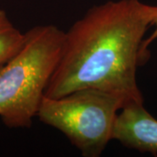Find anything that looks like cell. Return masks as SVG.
Returning <instances> with one entry per match:
<instances>
[{"label":"cell","instance_id":"7a4b0ae2","mask_svg":"<svg viewBox=\"0 0 157 157\" xmlns=\"http://www.w3.org/2000/svg\"><path fill=\"white\" fill-rule=\"evenodd\" d=\"M65 32L38 25L25 33L21 49L0 66V118L8 128H30L60 58Z\"/></svg>","mask_w":157,"mask_h":157},{"label":"cell","instance_id":"5b68a950","mask_svg":"<svg viewBox=\"0 0 157 157\" xmlns=\"http://www.w3.org/2000/svg\"><path fill=\"white\" fill-rule=\"evenodd\" d=\"M25 33L12 24L6 12L0 9V66L14 56L25 43Z\"/></svg>","mask_w":157,"mask_h":157},{"label":"cell","instance_id":"8992f818","mask_svg":"<svg viewBox=\"0 0 157 157\" xmlns=\"http://www.w3.org/2000/svg\"><path fill=\"white\" fill-rule=\"evenodd\" d=\"M152 26L155 27L154 32L152 33L151 35H150L147 39H144V42H143V49L145 51H148V46L157 39V11L156 13H155V17H154V19H153Z\"/></svg>","mask_w":157,"mask_h":157},{"label":"cell","instance_id":"277c9868","mask_svg":"<svg viewBox=\"0 0 157 157\" xmlns=\"http://www.w3.org/2000/svg\"><path fill=\"white\" fill-rule=\"evenodd\" d=\"M112 140L140 153L157 155V119L143 104H129L118 113L113 124Z\"/></svg>","mask_w":157,"mask_h":157},{"label":"cell","instance_id":"6da1fadb","mask_svg":"<svg viewBox=\"0 0 157 157\" xmlns=\"http://www.w3.org/2000/svg\"><path fill=\"white\" fill-rule=\"evenodd\" d=\"M156 11L140 0L107 1L89 9L65 33L45 96L95 88L121 95L128 105L143 104L136 72L150 55L143 42Z\"/></svg>","mask_w":157,"mask_h":157},{"label":"cell","instance_id":"3957f363","mask_svg":"<svg viewBox=\"0 0 157 157\" xmlns=\"http://www.w3.org/2000/svg\"><path fill=\"white\" fill-rule=\"evenodd\" d=\"M128 103L111 92L83 88L66 95L44 96L37 116L58 129L86 157H98L112 140L119 111Z\"/></svg>","mask_w":157,"mask_h":157}]
</instances>
